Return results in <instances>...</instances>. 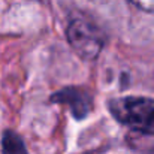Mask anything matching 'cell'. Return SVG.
I'll return each instance as SVG.
<instances>
[{
    "label": "cell",
    "mask_w": 154,
    "mask_h": 154,
    "mask_svg": "<svg viewBox=\"0 0 154 154\" xmlns=\"http://www.w3.org/2000/svg\"><path fill=\"white\" fill-rule=\"evenodd\" d=\"M109 111L117 121L144 135H154V100L147 97H120L109 100Z\"/></svg>",
    "instance_id": "1"
},
{
    "label": "cell",
    "mask_w": 154,
    "mask_h": 154,
    "mask_svg": "<svg viewBox=\"0 0 154 154\" xmlns=\"http://www.w3.org/2000/svg\"><path fill=\"white\" fill-rule=\"evenodd\" d=\"M66 35L72 50L84 60L97 58L105 45L102 30L85 18L72 20L67 26Z\"/></svg>",
    "instance_id": "2"
},
{
    "label": "cell",
    "mask_w": 154,
    "mask_h": 154,
    "mask_svg": "<svg viewBox=\"0 0 154 154\" xmlns=\"http://www.w3.org/2000/svg\"><path fill=\"white\" fill-rule=\"evenodd\" d=\"M51 102L67 105L70 108L72 115L78 120L85 118L93 108L91 96L85 90L78 88V87H67V88H63V90L54 93L51 96Z\"/></svg>",
    "instance_id": "3"
},
{
    "label": "cell",
    "mask_w": 154,
    "mask_h": 154,
    "mask_svg": "<svg viewBox=\"0 0 154 154\" xmlns=\"http://www.w3.org/2000/svg\"><path fill=\"white\" fill-rule=\"evenodd\" d=\"M3 154H29L21 136L12 130H6L2 136Z\"/></svg>",
    "instance_id": "4"
},
{
    "label": "cell",
    "mask_w": 154,
    "mask_h": 154,
    "mask_svg": "<svg viewBox=\"0 0 154 154\" xmlns=\"http://www.w3.org/2000/svg\"><path fill=\"white\" fill-rule=\"evenodd\" d=\"M136 8L145 11V12H154V0H130Z\"/></svg>",
    "instance_id": "5"
},
{
    "label": "cell",
    "mask_w": 154,
    "mask_h": 154,
    "mask_svg": "<svg viewBox=\"0 0 154 154\" xmlns=\"http://www.w3.org/2000/svg\"><path fill=\"white\" fill-rule=\"evenodd\" d=\"M93 2H96V3H106V2H109V0H93Z\"/></svg>",
    "instance_id": "6"
}]
</instances>
